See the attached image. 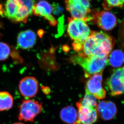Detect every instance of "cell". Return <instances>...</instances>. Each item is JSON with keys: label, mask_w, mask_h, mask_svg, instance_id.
<instances>
[{"label": "cell", "mask_w": 124, "mask_h": 124, "mask_svg": "<svg viewBox=\"0 0 124 124\" xmlns=\"http://www.w3.org/2000/svg\"><path fill=\"white\" fill-rule=\"evenodd\" d=\"M35 4V0H7L4 13L13 22L25 23Z\"/></svg>", "instance_id": "cell-1"}, {"label": "cell", "mask_w": 124, "mask_h": 124, "mask_svg": "<svg viewBox=\"0 0 124 124\" xmlns=\"http://www.w3.org/2000/svg\"><path fill=\"white\" fill-rule=\"evenodd\" d=\"M108 57L100 55L82 57L77 55L72 56L70 61L82 67L86 76H90L102 73L108 63Z\"/></svg>", "instance_id": "cell-2"}, {"label": "cell", "mask_w": 124, "mask_h": 124, "mask_svg": "<svg viewBox=\"0 0 124 124\" xmlns=\"http://www.w3.org/2000/svg\"><path fill=\"white\" fill-rule=\"evenodd\" d=\"M67 32L73 43L78 44L83 43L91 32L86 21L73 18L68 19Z\"/></svg>", "instance_id": "cell-3"}, {"label": "cell", "mask_w": 124, "mask_h": 124, "mask_svg": "<svg viewBox=\"0 0 124 124\" xmlns=\"http://www.w3.org/2000/svg\"><path fill=\"white\" fill-rule=\"evenodd\" d=\"M43 109L41 102L33 100H24L19 107L18 119L19 121L30 123L41 113Z\"/></svg>", "instance_id": "cell-4"}, {"label": "cell", "mask_w": 124, "mask_h": 124, "mask_svg": "<svg viewBox=\"0 0 124 124\" xmlns=\"http://www.w3.org/2000/svg\"><path fill=\"white\" fill-rule=\"evenodd\" d=\"M66 9L74 19L86 21L91 19L89 16L90 0H65Z\"/></svg>", "instance_id": "cell-5"}, {"label": "cell", "mask_w": 124, "mask_h": 124, "mask_svg": "<svg viewBox=\"0 0 124 124\" xmlns=\"http://www.w3.org/2000/svg\"><path fill=\"white\" fill-rule=\"evenodd\" d=\"M76 106L77 119L73 124H94L96 122L98 116L96 108L83 105L78 102Z\"/></svg>", "instance_id": "cell-6"}, {"label": "cell", "mask_w": 124, "mask_h": 124, "mask_svg": "<svg viewBox=\"0 0 124 124\" xmlns=\"http://www.w3.org/2000/svg\"><path fill=\"white\" fill-rule=\"evenodd\" d=\"M102 76L101 74L90 76L86 83L85 92L94 96L96 99H102L106 96V91L102 86Z\"/></svg>", "instance_id": "cell-7"}, {"label": "cell", "mask_w": 124, "mask_h": 124, "mask_svg": "<svg viewBox=\"0 0 124 124\" xmlns=\"http://www.w3.org/2000/svg\"><path fill=\"white\" fill-rule=\"evenodd\" d=\"M18 88L20 94L23 97L32 98L38 93L39 83L34 77L26 76L20 80Z\"/></svg>", "instance_id": "cell-8"}, {"label": "cell", "mask_w": 124, "mask_h": 124, "mask_svg": "<svg viewBox=\"0 0 124 124\" xmlns=\"http://www.w3.org/2000/svg\"><path fill=\"white\" fill-rule=\"evenodd\" d=\"M53 10V7L47 1L40 0L33 7L32 13L35 16L43 17L51 25L55 26L57 21L52 15Z\"/></svg>", "instance_id": "cell-9"}, {"label": "cell", "mask_w": 124, "mask_h": 124, "mask_svg": "<svg viewBox=\"0 0 124 124\" xmlns=\"http://www.w3.org/2000/svg\"><path fill=\"white\" fill-rule=\"evenodd\" d=\"M106 85L112 96L124 94V82L121 77L120 68L114 71L110 77L107 80Z\"/></svg>", "instance_id": "cell-10"}, {"label": "cell", "mask_w": 124, "mask_h": 124, "mask_svg": "<svg viewBox=\"0 0 124 124\" xmlns=\"http://www.w3.org/2000/svg\"><path fill=\"white\" fill-rule=\"evenodd\" d=\"M97 25L104 30L110 31L113 29L117 24L116 16L113 13L107 11H102L94 16Z\"/></svg>", "instance_id": "cell-11"}, {"label": "cell", "mask_w": 124, "mask_h": 124, "mask_svg": "<svg viewBox=\"0 0 124 124\" xmlns=\"http://www.w3.org/2000/svg\"><path fill=\"white\" fill-rule=\"evenodd\" d=\"M97 114L102 119H112L117 113V108L115 103L110 101H102L97 104Z\"/></svg>", "instance_id": "cell-12"}, {"label": "cell", "mask_w": 124, "mask_h": 124, "mask_svg": "<svg viewBox=\"0 0 124 124\" xmlns=\"http://www.w3.org/2000/svg\"><path fill=\"white\" fill-rule=\"evenodd\" d=\"M16 41L19 48L23 49H30L33 48L36 43V35L33 31L27 29L19 33Z\"/></svg>", "instance_id": "cell-13"}, {"label": "cell", "mask_w": 124, "mask_h": 124, "mask_svg": "<svg viewBox=\"0 0 124 124\" xmlns=\"http://www.w3.org/2000/svg\"><path fill=\"white\" fill-rule=\"evenodd\" d=\"M78 112L71 106L62 108L60 112V117L63 122L68 124H74L77 119Z\"/></svg>", "instance_id": "cell-14"}, {"label": "cell", "mask_w": 124, "mask_h": 124, "mask_svg": "<svg viewBox=\"0 0 124 124\" xmlns=\"http://www.w3.org/2000/svg\"><path fill=\"white\" fill-rule=\"evenodd\" d=\"M13 96L7 91L0 92V111L9 110L13 107Z\"/></svg>", "instance_id": "cell-15"}, {"label": "cell", "mask_w": 124, "mask_h": 124, "mask_svg": "<svg viewBox=\"0 0 124 124\" xmlns=\"http://www.w3.org/2000/svg\"><path fill=\"white\" fill-rule=\"evenodd\" d=\"M124 63V53L119 50L113 51L108 59V63L114 68L120 67Z\"/></svg>", "instance_id": "cell-16"}, {"label": "cell", "mask_w": 124, "mask_h": 124, "mask_svg": "<svg viewBox=\"0 0 124 124\" xmlns=\"http://www.w3.org/2000/svg\"><path fill=\"white\" fill-rule=\"evenodd\" d=\"M11 53V47L9 46L5 42H0V61L7 60Z\"/></svg>", "instance_id": "cell-17"}, {"label": "cell", "mask_w": 124, "mask_h": 124, "mask_svg": "<svg viewBox=\"0 0 124 124\" xmlns=\"http://www.w3.org/2000/svg\"><path fill=\"white\" fill-rule=\"evenodd\" d=\"M103 5L106 10L113 7H122L124 6V0H104Z\"/></svg>", "instance_id": "cell-18"}, {"label": "cell", "mask_w": 124, "mask_h": 124, "mask_svg": "<svg viewBox=\"0 0 124 124\" xmlns=\"http://www.w3.org/2000/svg\"><path fill=\"white\" fill-rule=\"evenodd\" d=\"M120 68V71H121V77L122 78L123 82H124V67Z\"/></svg>", "instance_id": "cell-19"}, {"label": "cell", "mask_w": 124, "mask_h": 124, "mask_svg": "<svg viewBox=\"0 0 124 124\" xmlns=\"http://www.w3.org/2000/svg\"><path fill=\"white\" fill-rule=\"evenodd\" d=\"M13 124H25L24 123H21V122H17V123H13Z\"/></svg>", "instance_id": "cell-20"}]
</instances>
